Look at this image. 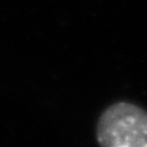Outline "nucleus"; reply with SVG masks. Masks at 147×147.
Masks as SVG:
<instances>
[{"mask_svg": "<svg viewBox=\"0 0 147 147\" xmlns=\"http://www.w3.org/2000/svg\"><path fill=\"white\" fill-rule=\"evenodd\" d=\"M96 139L105 147H147V111L125 101L111 104L98 118Z\"/></svg>", "mask_w": 147, "mask_h": 147, "instance_id": "obj_1", "label": "nucleus"}]
</instances>
